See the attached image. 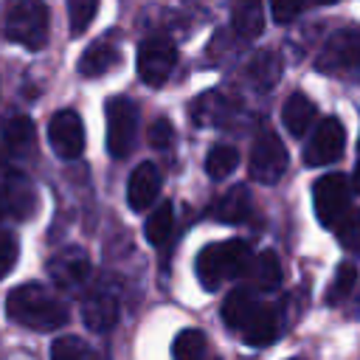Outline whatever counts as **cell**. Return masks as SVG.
<instances>
[{
    "instance_id": "obj_34",
    "label": "cell",
    "mask_w": 360,
    "mask_h": 360,
    "mask_svg": "<svg viewBox=\"0 0 360 360\" xmlns=\"http://www.w3.org/2000/svg\"><path fill=\"white\" fill-rule=\"evenodd\" d=\"M354 191H360V160L354 166Z\"/></svg>"
},
{
    "instance_id": "obj_11",
    "label": "cell",
    "mask_w": 360,
    "mask_h": 360,
    "mask_svg": "<svg viewBox=\"0 0 360 360\" xmlns=\"http://www.w3.org/2000/svg\"><path fill=\"white\" fill-rule=\"evenodd\" d=\"M48 141L59 158H65V160L79 158L84 152V124H82L79 112L59 110L48 124Z\"/></svg>"
},
{
    "instance_id": "obj_10",
    "label": "cell",
    "mask_w": 360,
    "mask_h": 360,
    "mask_svg": "<svg viewBox=\"0 0 360 360\" xmlns=\"http://www.w3.org/2000/svg\"><path fill=\"white\" fill-rule=\"evenodd\" d=\"M343 143H346V129H343L340 118L329 115L315 127V132L304 149V160L309 166H329L343 155Z\"/></svg>"
},
{
    "instance_id": "obj_16",
    "label": "cell",
    "mask_w": 360,
    "mask_h": 360,
    "mask_svg": "<svg viewBox=\"0 0 360 360\" xmlns=\"http://www.w3.org/2000/svg\"><path fill=\"white\" fill-rule=\"evenodd\" d=\"M118 59H121L118 48H115L110 39H98V42H93L90 48H84V53H82V59H79V73H82L84 79L104 76V73H110V70L118 65Z\"/></svg>"
},
{
    "instance_id": "obj_27",
    "label": "cell",
    "mask_w": 360,
    "mask_h": 360,
    "mask_svg": "<svg viewBox=\"0 0 360 360\" xmlns=\"http://www.w3.org/2000/svg\"><path fill=\"white\" fill-rule=\"evenodd\" d=\"M51 360H96V354L82 338L62 335L51 343Z\"/></svg>"
},
{
    "instance_id": "obj_24",
    "label": "cell",
    "mask_w": 360,
    "mask_h": 360,
    "mask_svg": "<svg viewBox=\"0 0 360 360\" xmlns=\"http://www.w3.org/2000/svg\"><path fill=\"white\" fill-rule=\"evenodd\" d=\"M236 163H239V152H236L233 146H228V143H217V146L205 155V172H208V177H214V180H225V177L236 169Z\"/></svg>"
},
{
    "instance_id": "obj_9",
    "label": "cell",
    "mask_w": 360,
    "mask_h": 360,
    "mask_svg": "<svg viewBox=\"0 0 360 360\" xmlns=\"http://www.w3.org/2000/svg\"><path fill=\"white\" fill-rule=\"evenodd\" d=\"M37 211V188L20 172L8 174L0 183V219L3 222H25Z\"/></svg>"
},
{
    "instance_id": "obj_26",
    "label": "cell",
    "mask_w": 360,
    "mask_h": 360,
    "mask_svg": "<svg viewBox=\"0 0 360 360\" xmlns=\"http://www.w3.org/2000/svg\"><path fill=\"white\" fill-rule=\"evenodd\" d=\"M253 307H256V298H253L250 292H245V290H233V292L225 298V304H222V321H225L228 326L239 329V326L245 323V318L250 315Z\"/></svg>"
},
{
    "instance_id": "obj_18",
    "label": "cell",
    "mask_w": 360,
    "mask_h": 360,
    "mask_svg": "<svg viewBox=\"0 0 360 360\" xmlns=\"http://www.w3.org/2000/svg\"><path fill=\"white\" fill-rule=\"evenodd\" d=\"M245 276L250 278L253 287H259V290H273V287L281 284V264H278V259H276L273 250H262L256 259L250 256Z\"/></svg>"
},
{
    "instance_id": "obj_31",
    "label": "cell",
    "mask_w": 360,
    "mask_h": 360,
    "mask_svg": "<svg viewBox=\"0 0 360 360\" xmlns=\"http://www.w3.org/2000/svg\"><path fill=\"white\" fill-rule=\"evenodd\" d=\"M20 256V242L11 231H0V278L11 273V267L17 264Z\"/></svg>"
},
{
    "instance_id": "obj_32",
    "label": "cell",
    "mask_w": 360,
    "mask_h": 360,
    "mask_svg": "<svg viewBox=\"0 0 360 360\" xmlns=\"http://www.w3.org/2000/svg\"><path fill=\"white\" fill-rule=\"evenodd\" d=\"M307 6H309V0H270V14H273L276 22H290Z\"/></svg>"
},
{
    "instance_id": "obj_5",
    "label": "cell",
    "mask_w": 360,
    "mask_h": 360,
    "mask_svg": "<svg viewBox=\"0 0 360 360\" xmlns=\"http://www.w3.org/2000/svg\"><path fill=\"white\" fill-rule=\"evenodd\" d=\"M287 172V149L281 143V138L270 129L259 132L250 149V177L256 183H276L281 180V174Z\"/></svg>"
},
{
    "instance_id": "obj_22",
    "label": "cell",
    "mask_w": 360,
    "mask_h": 360,
    "mask_svg": "<svg viewBox=\"0 0 360 360\" xmlns=\"http://www.w3.org/2000/svg\"><path fill=\"white\" fill-rule=\"evenodd\" d=\"M248 76H250V82H253L259 90H270V87L278 82V76H281V62H278V56L270 53V51L256 53V56L250 59V65H248Z\"/></svg>"
},
{
    "instance_id": "obj_30",
    "label": "cell",
    "mask_w": 360,
    "mask_h": 360,
    "mask_svg": "<svg viewBox=\"0 0 360 360\" xmlns=\"http://www.w3.org/2000/svg\"><path fill=\"white\" fill-rule=\"evenodd\" d=\"M98 0H68V20H70V34L79 37L96 17Z\"/></svg>"
},
{
    "instance_id": "obj_21",
    "label": "cell",
    "mask_w": 360,
    "mask_h": 360,
    "mask_svg": "<svg viewBox=\"0 0 360 360\" xmlns=\"http://www.w3.org/2000/svg\"><path fill=\"white\" fill-rule=\"evenodd\" d=\"M3 141H6L8 155L14 158L28 155V149L34 146V121L28 115H14L3 129Z\"/></svg>"
},
{
    "instance_id": "obj_13",
    "label": "cell",
    "mask_w": 360,
    "mask_h": 360,
    "mask_svg": "<svg viewBox=\"0 0 360 360\" xmlns=\"http://www.w3.org/2000/svg\"><path fill=\"white\" fill-rule=\"evenodd\" d=\"M160 191V172L155 163H138L127 183V202L132 211H146Z\"/></svg>"
},
{
    "instance_id": "obj_36",
    "label": "cell",
    "mask_w": 360,
    "mask_h": 360,
    "mask_svg": "<svg viewBox=\"0 0 360 360\" xmlns=\"http://www.w3.org/2000/svg\"><path fill=\"white\" fill-rule=\"evenodd\" d=\"M0 166H3V152H0Z\"/></svg>"
},
{
    "instance_id": "obj_35",
    "label": "cell",
    "mask_w": 360,
    "mask_h": 360,
    "mask_svg": "<svg viewBox=\"0 0 360 360\" xmlns=\"http://www.w3.org/2000/svg\"><path fill=\"white\" fill-rule=\"evenodd\" d=\"M332 3H338V0H309V6H332Z\"/></svg>"
},
{
    "instance_id": "obj_12",
    "label": "cell",
    "mask_w": 360,
    "mask_h": 360,
    "mask_svg": "<svg viewBox=\"0 0 360 360\" xmlns=\"http://www.w3.org/2000/svg\"><path fill=\"white\" fill-rule=\"evenodd\" d=\"M48 276L59 287H79L90 276V256L82 248H62L48 262Z\"/></svg>"
},
{
    "instance_id": "obj_2",
    "label": "cell",
    "mask_w": 360,
    "mask_h": 360,
    "mask_svg": "<svg viewBox=\"0 0 360 360\" xmlns=\"http://www.w3.org/2000/svg\"><path fill=\"white\" fill-rule=\"evenodd\" d=\"M248 262H250V248L242 239L214 242L202 248L197 256V278L202 281L205 290H217L222 281L245 276Z\"/></svg>"
},
{
    "instance_id": "obj_8",
    "label": "cell",
    "mask_w": 360,
    "mask_h": 360,
    "mask_svg": "<svg viewBox=\"0 0 360 360\" xmlns=\"http://www.w3.org/2000/svg\"><path fill=\"white\" fill-rule=\"evenodd\" d=\"M315 65L323 73H338V70L360 68V25L335 31L326 39V45H323V51H321Z\"/></svg>"
},
{
    "instance_id": "obj_29",
    "label": "cell",
    "mask_w": 360,
    "mask_h": 360,
    "mask_svg": "<svg viewBox=\"0 0 360 360\" xmlns=\"http://www.w3.org/2000/svg\"><path fill=\"white\" fill-rule=\"evenodd\" d=\"M354 281H357V267H354L352 262L340 264L338 273H335V278H332V284H329V290H326V301H329V304L343 301V298L354 290Z\"/></svg>"
},
{
    "instance_id": "obj_6",
    "label": "cell",
    "mask_w": 360,
    "mask_h": 360,
    "mask_svg": "<svg viewBox=\"0 0 360 360\" xmlns=\"http://www.w3.org/2000/svg\"><path fill=\"white\" fill-rule=\"evenodd\" d=\"M177 62V48L166 37H149L138 48V76L149 87H160Z\"/></svg>"
},
{
    "instance_id": "obj_28",
    "label": "cell",
    "mask_w": 360,
    "mask_h": 360,
    "mask_svg": "<svg viewBox=\"0 0 360 360\" xmlns=\"http://www.w3.org/2000/svg\"><path fill=\"white\" fill-rule=\"evenodd\" d=\"M338 239L349 253H360V208H349L338 222H335Z\"/></svg>"
},
{
    "instance_id": "obj_15",
    "label": "cell",
    "mask_w": 360,
    "mask_h": 360,
    "mask_svg": "<svg viewBox=\"0 0 360 360\" xmlns=\"http://www.w3.org/2000/svg\"><path fill=\"white\" fill-rule=\"evenodd\" d=\"M82 318L93 332H110L118 321V301L110 292H93L82 304Z\"/></svg>"
},
{
    "instance_id": "obj_19",
    "label": "cell",
    "mask_w": 360,
    "mask_h": 360,
    "mask_svg": "<svg viewBox=\"0 0 360 360\" xmlns=\"http://www.w3.org/2000/svg\"><path fill=\"white\" fill-rule=\"evenodd\" d=\"M250 211V194L245 186H233L228 188L211 208V214L219 219V222H242Z\"/></svg>"
},
{
    "instance_id": "obj_14",
    "label": "cell",
    "mask_w": 360,
    "mask_h": 360,
    "mask_svg": "<svg viewBox=\"0 0 360 360\" xmlns=\"http://www.w3.org/2000/svg\"><path fill=\"white\" fill-rule=\"evenodd\" d=\"M239 335L250 346H264V343L276 340V335H278V312L273 307L256 301V307L250 309V315L239 326Z\"/></svg>"
},
{
    "instance_id": "obj_23",
    "label": "cell",
    "mask_w": 360,
    "mask_h": 360,
    "mask_svg": "<svg viewBox=\"0 0 360 360\" xmlns=\"http://www.w3.org/2000/svg\"><path fill=\"white\" fill-rule=\"evenodd\" d=\"M205 352H208V340L200 329H183L172 343L174 360H205Z\"/></svg>"
},
{
    "instance_id": "obj_20",
    "label": "cell",
    "mask_w": 360,
    "mask_h": 360,
    "mask_svg": "<svg viewBox=\"0 0 360 360\" xmlns=\"http://www.w3.org/2000/svg\"><path fill=\"white\" fill-rule=\"evenodd\" d=\"M233 28L242 39H256L264 31V8L262 0H239L233 6Z\"/></svg>"
},
{
    "instance_id": "obj_17",
    "label": "cell",
    "mask_w": 360,
    "mask_h": 360,
    "mask_svg": "<svg viewBox=\"0 0 360 360\" xmlns=\"http://www.w3.org/2000/svg\"><path fill=\"white\" fill-rule=\"evenodd\" d=\"M281 121L287 127V132L292 135H304L309 129V124L315 121V104L304 96V93H292L284 107H281Z\"/></svg>"
},
{
    "instance_id": "obj_7",
    "label": "cell",
    "mask_w": 360,
    "mask_h": 360,
    "mask_svg": "<svg viewBox=\"0 0 360 360\" xmlns=\"http://www.w3.org/2000/svg\"><path fill=\"white\" fill-rule=\"evenodd\" d=\"M349 180L343 174H323L312 186V202L321 225L335 228V222L349 211Z\"/></svg>"
},
{
    "instance_id": "obj_25",
    "label": "cell",
    "mask_w": 360,
    "mask_h": 360,
    "mask_svg": "<svg viewBox=\"0 0 360 360\" xmlns=\"http://www.w3.org/2000/svg\"><path fill=\"white\" fill-rule=\"evenodd\" d=\"M172 222H174V214H172V202H160L149 217H146V225H143V233L152 245H163L172 233Z\"/></svg>"
},
{
    "instance_id": "obj_33",
    "label": "cell",
    "mask_w": 360,
    "mask_h": 360,
    "mask_svg": "<svg viewBox=\"0 0 360 360\" xmlns=\"http://www.w3.org/2000/svg\"><path fill=\"white\" fill-rule=\"evenodd\" d=\"M149 143L155 146V149H169L172 146V141H174V129H172V124L166 121V118H158L152 127H149Z\"/></svg>"
},
{
    "instance_id": "obj_4",
    "label": "cell",
    "mask_w": 360,
    "mask_h": 360,
    "mask_svg": "<svg viewBox=\"0 0 360 360\" xmlns=\"http://www.w3.org/2000/svg\"><path fill=\"white\" fill-rule=\"evenodd\" d=\"M104 115H107V152L112 158H127L138 135V107L127 96H112L107 98Z\"/></svg>"
},
{
    "instance_id": "obj_3",
    "label": "cell",
    "mask_w": 360,
    "mask_h": 360,
    "mask_svg": "<svg viewBox=\"0 0 360 360\" xmlns=\"http://www.w3.org/2000/svg\"><path fill=\"white\" fill-rule=\"evenodd\" d=\"M6 37L28 51L48 42V6L45 0H11L6 6Z\"/></svg>"
},
{
    "instance_id": "obj_1",
    "label": "cell",
    "mask_w": 360,
    "mask_h": 360,
    "mask_svg": "<svg viewBox=\"0 0 360 360\" xmlns=\"http://www.w3.org/2000/svg\"><path fill=\"white\" fill-rule=\"evenodd\" d=\"M6 315L25 326V329H37V332H51L65 326L68 321V307L56 298V292H51L45 284L28 281L14 287L6 295Z\"/></svg>"
}]
</instances>
